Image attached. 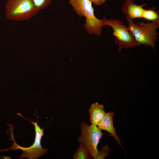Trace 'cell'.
Listing matches in <instances>:
<instances>
[{"instance_id": "4fadbf2b", "label": "cell", "mask_w": 159, "mask_h": 159, "mask_svg": "<svg viewBox=\"0 0 159 159\" xmlns=\"http://www.w3.org/2000/svg\"><path fill=\"white\" fill-rule=\"evenodd\" d=\"M110 149L108 146L105 145L99 151V153L96 159H104L105 157L107 156Z\"/></svg>"}, {"instance_id": "5b68a950", "label": "cell", "mask_w": 159, "mask_h": 159, "mask_svg": "<svg viewBox=\"0 0 159 159\" xmlns=\"http://www.w3.org/2000/svg\"><path fill=\"white\" fill-rule=\"evenodd\" d=\"M80 128L79 142L86 146L93 159H96L99 153L98 145L103 133L97 126L94 124L89 125L86 122H82Z\"/></svg>"}, {"instance_id": "6da1fadb", "label": "cell", "mask_w": 159, "mask_h": 159, "mask_svg": "<svg viewBox=\"0 0 159 159\" xmlns=\"http://www.w3.org/2000/svg\"><path fill=\"white\" fill-rule=\"evenodd\" d=\"M69 3L73 10L80 17L86 19L83 25L89 34L100 36L105 24L103 19H100L95 16L92 3L89 0H69Z\"/></svg>"}, {"instance_id": "30bf717a", "label": "cell", "mask_w": 159, "mask_h": 159, "mask_svg": "<svg viewBox=\"0 0 159 159\" xmlns=\"http://www.w3.org/2000/svg\"><path fill=\"white\" fill-rule=\"evenodd\" d=\"M142 18L145 20L153 22H159V11L152 7L149 9H144Z\"/></svg>"}, {"instance_id": "ba28073f", "label": "cell", "mask_w": 159, "mask_h": 159, "mask_svg": "<svg viewBox=\"0 0 159 159\" xmlns=\"http://www.w3.org/2000/svg\"><path fill=\"white\" fill-rule=\"evenodd\" d=\"M114 115L113 112L106 113L103 118L97 126L100 130H105L111 134L117 141L119 145L123 149V146L117 135L114 126L113 118Z\"/></svg>"}, {"instance_id": "277c9868", "label": "cell", "mask_w": 159, "mask_h": 159, "mask_svg": "<svg viewBox=\"0 0 159 159\" xmlns=\"http://www.w3.org/2000/svg\"><path fill=\"white\" fill-rule=\"evenodd\" d=\"M105 25L111 26L113 34L115 37V43L118 46V52L123 48H132L140 45L135 40L134 36L127 26L118 19H107L103 18Z\"/></svg>"}, {"instance_id": "5bb4252c", "label": "cell", "mask_w": 159, "mask_h": 159, "mask_svg": "<svg viewBox=\"0 0 159 159\" xmlns=\"http://www.w3.org/2000/svg\"><path fill=\"white\" fill-rule=\"evenodd\" d=\"M92 3L97 5H100L104 3L106 0H89Z\"/></svg>"}, {"instance_id": "9c48e42d", "label": "cell", "mask_w": 159, "mask_h": 159, "mask_svg": "<svg viewBox=\"0 0 159 159\" xmlns=\"http://www.w3.org/2000/svg\"><path fill=\"white\" fill-rule=\"evenodd\" d=\"M90 114L89 120L91 124L97 125L105 116L106 112L103 105L97 102L92 104L89 110Z\"/></svg>"}, {"instance_id": "7c38bea8", "label": "cell", "mask_w": 159, "mask_h": 159, "mask_svg": "<svg viewBox=\"0 0 159 159\" xmlns=\"http://www.w3.org/2000/svg\"><path fill=\"white\" fill-rule=\"evenodd\" d=\"M35 6L38 10L44 9L51 3L52 0H32Z\"/></svg>"}, {"instance_id": "8fae6325", "label": "cell", "mask_w": 159, "mask_h": 159, "mask_svg": "<svg viewBox=\"0 0 159 159\" xmlns=\"http://www.w3.org/2000/svg\"><path fill=\"white\" fill-rule=\"evenodd\" d=\"M90 153L86 146L83 144H80L74 155V159H89Z\"/></svg>"}, {"instance_id": "7a4b0ae2", "label": "cell", "mask_w": 159, "mask_h": 159, "mask_svg": "<svg viewBox=\"0 0 159 159\" xmlns=\"http://www.w3.org/2000/svg\"><path fill=\"white\" fill-rule=\"evenodd\" d=\"M127 27L132 33L135 40L140 45L155 49V44L158 39L156 29L159 27V22H148L143 21L135 24L133 20L126 18Z\"/></svg>"}, {"instance_id": "52a82bcc", "label": "cell", "mask_w": 159, "mask_h": 159, "mask_svg": "<svg viewBox=\"0 0 159 159\" xmlns=\"http://www.w3.org/2000/svg\"><path fill=\"white\" fill-rule=\"evenodd\" d=\"M146 5H138L132 0H125L122 4V11L126 16V18L130 20L142 18L144 9L143 7Z\"/></svg>"}, {"instance_id": "8992f818", "label": "cell", "mask_w": 159, "mask_h": 159, "mask_svg": "<svg viewBox=\"0 0 159 159\" xmlns=\"http://www.w3.org/2000/svg\"><path fill=\"white\" fill-rule=\"evenodd\" d=\"M34 126L35 136L34 142L31 146L24 148L16 144L14 141V143L10 149L15 150L19 149L23 151V153L20 155L19 159L26 158L28 159H36L44 155L48 151L47 149L43 148L41 145V140L44 135V128L41 129L37 124V119L35 122L29 121Z\"/></svg>"}, {"instance_id": "3957f363", "label": "cell", "mask_w": 159, "mask_h": 159, "mask_svg": "<svg viewBox=\"0 0 159 159\" xmlns=\"http://www.w3.org/2000/svg\"><path fill=\"white\" fill-rule=\"evenodd\" d=\"M5 8L6 18L17 21L28 20L40 11L32 0H7Z\"/></svg>"}]
</instances>
